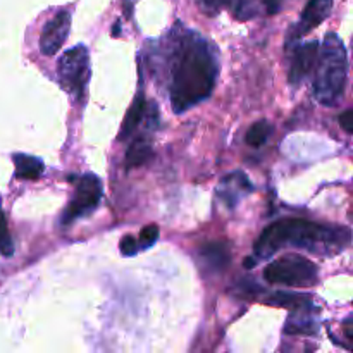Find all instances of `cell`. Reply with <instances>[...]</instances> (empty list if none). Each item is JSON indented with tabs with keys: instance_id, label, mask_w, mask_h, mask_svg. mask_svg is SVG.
I'll use <instances>...</instances> for the list:
<instances>
[{
	"instance_id": "obj_1",
	"label": "cell",
	"mask_w": 353,
	"mask_h": 353,
	"mask_svg": "<svg viewBox=\"0 0 353 353\" xmlns=\"http://www.w3.org/2000/svg\"><path fill=\"white\" fill-rule=\"evenodd\" d=\"M219 76L216 47L196 31L176 34L172 47L169 95L176 114L209 99Z\"/></svg>"
},
{
	"instance_id": "obj_2",
	"label": "cell",
	"mask_w": 353,
	"mask_h": 353,
	"mask_svg": "<svg viewBox=\"0 0 353 353\" xmlns=\"http://www.w3.org/2000/svg\"><path fill=\"white\" fill-rule=\"evenodd\" d=\"M352 234L347 228L326 226L303 219H281L269 224L254 245L259 259H269L285 247L302 248L319 255H334L350 245Z\"/></svg>"
},
{
	"instance_id": "obj_3",
	"label": "cell",
	"mask_w": 353,
	"mask_h": 353,
	"mask_svg": "<svg viewBox=\"0 0 353 353\" xmlns=\"http://www.w3.org/2000/svg\"><path fill=\"white\" fill-rule=\"evenodd\" d=\"M348 78V55L343 40L330 33L319 48L314 79V97L326 107H334L343 100Z\"/></svg>"
},
{
	"instance_id": "obj_4",
	"label": "cell",
	"mask_w": 353,
	"mask_h": 353,
	"mask_svg": "<svg viewBox=\"0 0 353 353\" xmlns=\"http://www.w3.org/2000/svg\"><path fill=\"white\" fill-rule=\"evenodd\" d=\"M319 269L309 259L290 254L272 261L264 269L265 281L271 285L285 286H312L317 283Z\"/></svg>"
},
{
	"instance_id": "obj_5",
	"label": "cell",
	"mask_w": 353,
	"mask_h": 353,
	"mask_svg": "<svg viewBox=\"0 0 353 353\" xmlns=\"http://www.w3.org/2000/svg\"><path fill=\"white\" fill-rule=\"evenodd\" d=\"M57 74L61 86L69 95L81 97L85 93L92 74L90 54L85 45H78L64 52V55L59 59Z\"/></svg>"
},
{
	"instance_id": "obj_6",
	"label": "cell",
	"mask_w": 353,
	"mask_h": 353,
	"mask_svg": "<svg viewBox=\"0 0 353 353\" xmlns=\"http://www.w3.org/2000/svg\"><path fill=\"white\" fill-rule=\"evenodd\" d=\"M102 195V181L95 174H92V172L83 174L81 178H78L74 195H72L68 209L62 214V223L71 224L72 221L92 214L99 207Z\"/></svg>"
},
{
	"instance_id": "obj_7",
	"label": "cell",
	"mask_w": 353,
	"mask_h": 353,
	"mask_svg": "<svg viewBox=\"0 0 353 353\" xmlns=\"http://www.w3.org/2000/svg\"><path fill=\"white\" fill-rule=\"evenodd\" d=\"M71 30V12L69 10H59L47 24L40 37V52L47 57L57 54L68 38Z\"/></svg>"
},
{
	"instance_id": "obj_8",
	"label": "cell",
	"mask_w": 353,
	"mask_h": 353,
	"mask_svg": "<svg viewBox=\"0 0 353 353\" xmlns=\"http://www.w3.org/2000/svg\"><path fill=\"white\" fill-rule=\"evenodd\" d=\"M317 55H319V41H307V43L296 47L288 72L290 85H302L303 79H305L307 76L312 72V69L316 68Z\"/></svg>"
},
{
	"instance_id": "obj_9",
	"label": "cell",
	"mask_w": 353,
	"mask_h": 353,
	"mask_svg": "<svg viewBox=\"0 0 353 353\" xmlns=\"http://www.w3.org/2000/svg\"><path fill=\"white\" fill-rule=\"evenodd\" d=\"M331 10H333V0H309L299 24L290 34V40H299L309 31L316 30L326 17H330Z\"/></svg>"
},
{
	"instance_id": "obj_10",
	"label": "cell",
	"mask_w": 353,
	"mask_h": 353,
	"mask_svg": "<svg viewBox=\"0 0 353 353\" xmlns=\"http://www.w3.org/2000/svg\"><path fill=\"white\" fill-rule=\"evenodd\" d=\"M200 264L205 271L223 272L231 262V250L226 241H209L199 252Z\"/></svg>"
},
{
	"instance_id": "obj_11",
	"label": "cell",
	"mask_w": 353,
	"mask_h": 353,
	"mask_svg": "<svg viewBox=\"0 0 353 353\" xmlns=\"http://www.w3.org/2000/svg\"><path fill=\"white\" fill-rule=\"evenodd\" d=\"M250 192L252 183L248 181L247 176H245L243 172H233V174L226 176V178L223 179L217 195H219V199L224 200L228 205L234 207L241 196H245Z\"/></svg>"
},
{
	"instance_id": "obj_12",
	"label": "cell",
	"mask_w": 353,
	"mask_h": 353,
	"mask_svg": "<svg viewBox=\"0 0 353 353\" xmlns=\"http://www.w3.org/2000/svg\"><path fill=\"white\" fill-rule=\"evenodd\" d=\"M145 112H147V102H145L143 93H138L134 97V100L131 102L130 110L126 112V117L123 121V126H121L119 131V140H126L131 134L134 133L138 126H140L141 121L145 119Z\"/></svg>"
},
{
	"instance_id": "obj_13",
	"label": "cell",
	"mask_w": 353,
	"mask_h": 353,
	"mask_svg": "<svg viewBox=\"0 0 353 353\" xmlns=\"http://www.w3.org/2000/svg\"><path fill=\"white\" fill-rule=\"evenodd\" d=\"M14 165H16V178L17 179H28V181H33V179L41 178L45 171V164L38 157L26 154H16L12 157Z\"/></svg>"
},
{
	"instance_id": "obj_14",
	"label": "cell",
	"mask_w": 353,
	"mask_h": 353,
	"mask_svg": "<svg viewBox=\"0 0 353 353\" xmlns=\"http://www.w3.org/2000/svg\"><path fill=\"white\" fill-rule=\"evenodd\" d=\"M152 157V145L148 143L145 138H138L133 141L126 152V168H138V165L145 164L148 159Z\"/></svg>"
},
{
	"instance_id": "obj_15",
	"label": "cell",
	"mask_w": 353,
	"mask_h": 353,
	"mask_svg": "<svg viewBox=\"0 0 353 353\" xmlns=\"http://www.w3.org/2000/svg\"><path fill=\"white\" fill-rule=\"evenodd\" d=\"M268 303L269 305L285 307V309H290V310H296V309H302V307L312 305L310 296L293 295V293H274V295L269 296Z\"/></svg>"
},
{
	"instance_id": "obj_16",
	"label": "cell",
	"mask_w": 353,
	"mask_h": 353,
	"mask_svg": "<svg viewBox=\"0 0 353 353\" xmlns=\"http://www.w3.org/2000/svg\"><path fill=\"white\" fill-rule=\"evenodd\" d=\"M271 134H272L271 124H269L268 121H259V123H255L254 126L247 131L245 141H247V145H250V147L259 148L269 140V137H271Z\"/></svg>"
},
{
	"instance_id": "obj_17",
	"label": "cell",
	"mask_w": 353,
	"mask_h": 353,
	"mask_svg": "<svg viewBox=\"0 0 353 353\" xmlns=\"http://www.w3.org/2000/svg\"><path fill=\"white\" fill-rule=\"evenodd\" d=\"M0 254L3 257H10L14 254V243L9 234V228H7V221L6 216H3L2 207H0Z\"/></svg>"
},
{
	"instance_id": "obj_18",
	"label": "cell",
	"mask_w": 353,
	"mask_h": 353,
	"mask_svg": "<svg viewBox=\"0 0 353 353\" xmlns=\"http://www.w3.org/2000/svg\"><path fill=\"white\" fill-rule=\"evenodd\" d=\"M234 0H196L199 7L209 14H217L224 7H230Z\"/></svg>"
},
{
	"instance_id": "obj_19",
	"label": "cell",
	"mask_w": 353,
	"mask_h": 353,
	"mask_svg": "<svg viewBox=\"0 0 353 353\" xmlns=\"http://www.w3.org/2000/svg\"><path fill=\"white\" fill-rule=\"evenodd\" d=\"M159 238V228L155 226V224H150V226H145L143 230H141L140 233V247L147 248V247H152V245L157 241Z\"/></svg>"
},
{
	"instance_id": "obj_20",
	"label": "cell",
	"mask_w": 353,
	"mask_h": 353,
	"mask_svg": "<svg viewBox=\"0 0 353 353\" xmlns=\"http://www.w3.org/2000/svg\"><path fill=\"white\" fill-rule=\"evenodd\" d=\"M138 250H140V245H138V241L134 240L133 236H124L123 240H121V254L123 255L133 257Z\"/></svg>"
},
{
	"instance_id": "obj_21",
	"label": "cell",
	"mask_w": 353,
	"mask_h": 353,
	"mask_svg": "<svg viewBox=\"0 0 353 353\" xmlns=\"http://www.w3.org/2000/svg\"><path fill=\"white\" fill-rule=\"evenodd\" d=\"M352 117H353V110H352V109L345 110V112L340 116V124H341V128H343V130L347 131L348 134L353 133V124H352L353 119H352Z\"/></svg>"
},
{
	"instance_id": "obj_22",
	"label": "cell",
	"mask_w": 353,
	"mask_h": 353,
	"mask_svg": "<svg viewBox=\"0 0 353 353\" xmlns=\"http://www.w3.org/2000/svg\"><path fill=\"white\" fill-rule=\"evenodd\" d=\"M283 2H285V0H264V6L269 14H278L279 10H281Z\"/></svg>"
},
{
	"instance_id": "obj_23",
	"label": "cell",
	"mask_w": 353,
	"mask_h": 353,
	"mask_svg": "<svg viewBox=\"0 0 353 353\" xmlns=\"http://www.w3.org/2000/svg\"><path fill=\"white\" fill-rule=\"evenodd\" d=\"M345 333H347V340L352 341L353 340V334H352V317H348L345 321Z\"/></svg>"
}]
</instances>
